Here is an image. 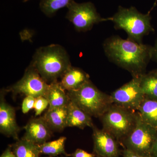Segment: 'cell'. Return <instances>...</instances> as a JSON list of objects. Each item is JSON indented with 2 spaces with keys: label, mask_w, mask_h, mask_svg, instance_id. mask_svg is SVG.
<instances>
[{
  "label": "cell",
  "mask_w": 157,
  "mask_h": 157,
  "mask_svg": "<svg viewBox=\"0 0 157 157\" xmlns=\"http://www.w3.org/2000/svg\"><path fill=\"white\" fill-rule=\"evenodd\" d=\"M67 8L68 12L66 18L78 32H87L90 30L94 25L110 21V17H101L94 5L90 2L78 3L73 1Z\"/></svg>",
  "instance_id": "52a82bcc"
},
{
  "label": "cell",
  "mask_w": 157,
  "mask_h": 157,
  "mask_svg": "<svg viewBox=\"0 0 157 157\" xmlns=\"http://www.w3.org/2000/svg\"><path fill=\"white\" fill-rule=\"evenodd\" d=\"M157 62V39L155 42L154 46L153 47L152 58Z\"/></svg>",
  "instance_id": "83f0119b"
},
{
  "label": "cell",
  "mask_w": 157,
  "mask_h": 157,
  "mask_svg": "<svg viewBox=\"0 0 157 157\" xmlns=\"http://www.w3.org/2000/svg\"><path fill=\"white\" fill-rule=\"evenodd\" d=\"M113 104L137 111L144 96L140 86V77L132 80L110 95Z\"/></svg>",
  "instance_id": "9c48e42d"
},
{
  "label": "cell",
  "mask_w": 157,
  "mask_h": 157,
  "mask_svg": "<svg viewBox=\"0 0 157 157\" xmlns=\"http://www.w3.org/2000/svg\"><path fill=\"white\" fill-rule=\"evenodd\" d=\"M36 98L32 96H26L23 101L21 105V110L23 113H28L32 109L34 108Z\"/></svg>",
  "instance_id": "603a6c76"
},
{
  "label": "cell",
  "mask_w": 157,
  "mask_h": 157,
  "mask_svg": "<svg viewBox=\"0 0 157 157\" xmlns=\"http://www.w3.org/2000/svg\"><path fill=\"white\" fill-rule=\"evenodd\" d=\"M30 64L47 83H50L61 78L72 66L67 51L58 44L38 48L33 56Z\"/></svg>",
  "instance_id": "7a4b0ae2"
},
{
  "label": "cell",
  "mask_w": 157,
  "mask_h": 157,
  "mask_svg": "<svg viewBox=\"0 0 157 157\" xmlns=\"http://www.w3.org/2000/svg\"><path fill=\"white\" fill-rule=\"evenodd\" d=\"M61 78L59 82L63 88L71 91L78 90L90 80V76L80 68L71 66Z\"/></svg>",
  "instance_id": "4fadbf2b"
},
{
  "label": "cell",
  "mask_w": 157,
  "mask_h": 157,
  "mask_svg": "<svg viewBox=\"0 0 157 157\" xmlns=\"http://www.w3.org/2000/svg\"><path fill=\"white\" fill-rule=\"evenodd\" d=\"M0 157H16L12 151L11 145L8 147L3 152Z\"/></svg>",
  "instance_id": "d4e9b609"
},
{
  "label": "cell",
  "mask_w": 157,
  "mask_h": 157,
  "mask_svg": "<svg viewBox=\"0 0 157 157\" xmlns=\"http://www.w3.org/2000/svg\"><path fill=\"white\" fill-rule=\"evenodd\" d=\"M92 128L94 150L96 155L104 157H119L120 151L117 140L103 129L101 130L94 125Z\"/></svg>",
  "instance_id": "30bf717a"
},
{
  "label": "cell",
  "mask_w": 157,
  "mask_h": 157,
  "mask_svg": "<svg viewBox=\"0 0 157 157\" xmlns=\"http://www.w3.org/2000/svg\"><path fill=\"white\" fill-rule=\"evenodd\" d=\"M151 156V157H157V138L155 140L152 147Z\"/></svg>",
  "instance_id": "4316f807"
},
{
  "label": "cell",
  "mask_w": 157,
  "mask_h": 157,
  "mask_svg": "<svg viewBox=\"0 0 157 157\" xmlns=\"http://www.w3.org/2000/svg\"><path fill=\"white\" fill-rule=\"evenodd\" d=\"M137 112L141 119L157 131V100L144 97Z\"/></svg>",
  "instance_id": "e0dca14e"
},
{
  "label": "cell",
  "mask_w": 157,
  "mask_h": 157,
  "mask_svg": "<svg viewBox=\"0 0 157 157\" xmlns=\"http://www.w3.org/2000/svg\"><path fill=\"white\" fill-rule=\"evenodd\" d=\"M103 47L110 61L128 71L133 77H140L145 73L147 65L152 58V46L118 36L106 39Z\"/></svg>",
  "instance_id": "6da1fadb"
},
{
  "label": "cell",
  "mask_w": 157,
  "mask_h": 157,
  "mask_svg": "<svg viewBox=\"0 0 157 157\" xmlns=\"http://www.w3.org/2000/svg\"><path fill=\"white\" fill-rule=\"evenodd\" d=\"M94 125L91 117L70 101L68 105L67 127H76L83 130L86 127L92 128Z\"/></svg>",
  "instance_id": "5bb4252c"
},
{
  "label": "cell",
  "mask_w": 157,
  "mask_h": 157,
  "mask_svg": "<svg viewBox=\"0 0 157 157\" xmlns=\"http://www.w3.org/2000/svg\"><path fill=\"white\" fill-rule=\"evenodd\" d=\"M49 84L41 77L35 68L31 64L27 68L22 78L11 86L8 91L14 94H21L36 98L45 97Z\"/></svg>",
  "instance_id": "ba28073f"
},
{
  "label": "cell",
  "mask_w": 157,
  "mask_h": 157,
  "mask_svg": "<svg viewBox=\"0 0 157 157\" xmlns=\"http://www.w3.org/2000/svg\"><path fill=\"white\" fill-rule=\"evenodd\" d=\"M157 138V131L149 125L137 112L135 127L122 140L124 148L140 155L151 157L152 147Z\"/></svg>",
  "instance_id": "8992f818"
},
{
  "label": "cell",
  "mask_w": 157,
  "mask_h": 157,
  "mask_svg": "<svg viewBox=\"0 0 157 157\" xmlns=\"http://www.w3.org/2000/svg\"><path fill=\"white\" fill-rule=\"evenodd\" d=\"M96 157H104L100 156L97 155V156H96Z\"/></svg>",
  "instance_id": "1f68e13d"
},
{
  "label": "cell",
  "mask_w": 157,
  "mask_h": 157,
  "mask_svg": "<svg viewBox=\"0 0 157 157\" xmlns=\"http://www.w3.org/2000/svg\"><path fill=\"white\" fill-rule=\"evenodd\" d=\"M5 90L1 91L0 97V132L6 136L19 140L18 134L20 128L16 120L14 107L8 104L5 99Z\"/></svg>",
  "instance_id": "8fae6325"
},
{
  "label": "cell",
  "mask_w": 157,
  "mask_h": 157,
  "mask_svg": "<svg viewBox=\"0 0 157 157\" xmlns=\"http://www.w3.org/2000/svg\"><path fill=\"white\" fill-rule=\"evenodd\" d=\"M45 98L49 102L48 109L67 106L70 101L67 94L65 92V90L58 81L49 83Z\"/></svg>",
  "instance_id": "9a60e30c"
},
{
  "label": "cell",
  "mask_w": 157,
  "mask_h": 157,
  "mask_svg": "<svg viewBox=\"0 0 157 157\" xmlns=\"http://www.w3.org/2000/svg\"><path fill=\"white\" fill-rule=\"evenodd\" d=\"M123 157H151L145 156L140 155L136 154L124 148L123 151Z\"/></svg>",
  "instance_id": "484cf974"
},
{
  "label": "cell",
  "mask_w": 157,
  "mask_h": 157,
  "mask_svg": "<svg viewBox=\"0 0 157 157\" xmlns=\"http://www.w3.org/2000/svg\"><path fill=\"white\" fill-rule=\"evenodd\" d=\"M71 157H96L97 155L94 154L90 153L81 149H77L74 152L69 155Z\"/></svg>",
  "instance_id": "cb8c5ba5"
},
{
  "label": "cell",
  "mask_w": 157,
  "mask_h": 157,
  "mask_svg": "<svg viewBox=\"0 0 157 157\" xmlns=\"http://www.w3.org/2000/svg\"><path fill=\"white\" fill-rule=\"evenodd\" d=\"M110 21L114 24L117 29L126 32L128 39L142 44L143 37L154 32L151 23L150 12L144 14L134 7L128 9L119 6L117 13L110 17Z\"/></svg>",
  "instance_id": "3957f363"
},
{
  "label": "cell",
  "mask_w": 157,
  "mask_h": 157,
  "mask_svg": "<svg viewBox=\"0 0 157 157\" xmlns=\"http://www.w3.org/2000/svg\"></svg>",
  "instance_id": "836d02e7"
},
{
  "label": "cell",
  "mask_w": 157,
  "mask_h": 157,
  "mask_svg": "<svg viewBox=\"0 0 157 157\" xmlns=\"http://www.w3.org/2000/svg\"><path fill=\"white\" fill-rule=\"evenodd\" d=\"M74 0H41L40 8L44 14L51 17L68 5Z\"/></svg>",
  "instance_id": "44dd1931"
},
{
  "label": "cell",
  "mask_w": 157,
  "mask_h": 157,
  "mask_svg": "<svg viewBox=\"0 0 157 157\" xmlns=\"http://www.w3.org/2000/svg\"><path fill=\"white\" fill-rule=\"evenodd\" d=\"M157 2V0H155V2L154 6V7H155V6L156 5Z\"/></svg>",
  "instance_id": "f1b7e54d"
},
{
  "label": "cell",
  "mask_w": 157,
  "mask_h": 157,
  "mask_svg": "<svg viewBox=\"0 0 157 157\" xmlns=\"http://www.w3.org/2000/svg\"><path fill=\"white\" fill-rule=\"evenodd\" d=\"M11 146L16 157H39L41 154L39 145L22 137Z\"/></svg>",
  "instance_id": "ac0fdd59"
},
{
  "label": "cell",
  "mask_w": 157,
  "mask_h": 157,
  "mask_svg": "<svg viewBox=\"0 0 157 157\" xmlns=\"http://www.w3.org/2000/svg\"><path fill=\"white\" fill-rule=\"evenodd\" d=\"M68 105L52 109H48L43 117L52 131L61 132L67 127Z\"/></svg>",
  "instance_id": "2e32d148"
},
{
  "label": "cell",
  "mask_w": 157,
  "mask_h": 157,
  "mask_svg": "<svg viewBox=\"0 0 157 157\" xmlns=\"http://www.w3.org/2000/svg\"><path fill=\"white\" fill-rule=\"evenodd\" d=\"M49 105V102L47 99L43 96H40L36 98L34 109L35 111V116L41 115L47 107Z\"/></svg>",
  "instance_id": "7402d4cb"
},
{
  "label": "cell",
  "mask_w": 157,
  "mask_h": 157,
  "mask_svg": "<svg viewBox=\"0 0 157 157\" xmlns=\"http://www.w3.org/2000/svg\"><path fill=\"white\" fill-rule=\"evenodd\" d=\"M140 86L145 97L157 100L156 70L140 76Z\"/></svg>",
  "instance_id": "d6986e66"
},
{
  "label": "cell",
  "mask_w": 157,
  "mask_h": 157,
  "mask_svg": "<svg viewBox=\"0 0 157 157\" xmlns=\"http://www.w3.org/2000/svg\"><path fill=\"white\" fill-rule=\"evenodd\" d=\"M59 157H68V156H65V155H62V156H60Z\"/></svg>",
  "instance_id": "f546056e"
},
{
  "label": "cell",
  "mask_w": 157,
  "mask_h": 157,
  "mask_svg": "<svg viewBox=\"0 0 157 157\" xmlns=\"http://www.w3.org/2000/svg\"><path fill=\"white\" fill-rule=\"evenodd\" d=\"M29 0H23L24 2H27V1H28Z\"/></svg>",
  "instance_id": "4dcf8cb0"
},
{
  "label": "cell",
  "mask_w": 157,
  "mask_h": 157,
  "mask_svg": "<svg viewBox=\"0 0 157 157\" xmlns=\"http://www.w3.org/2000/svg\"><path fill=\"white\" fill-rule=\"evenodd\" d=\"M48 157H51L48 156Z\"/></svg>",
  "instance_id": "d6a6232c"
},
{
  "label": "cell",
  "mask_w": 157,
  "mask_h": 157,
  "mask_svg": "<svg viewBox=\"0 0 157 157\" xmlns=\"http://www.w3.org/2000/svg\"><path fill=\"white\" fill-rule=\"evenodd\" d=\"M24 129L25 133L22 138L38 145L47 142L52 135V131L43 117L32 119Z\"/></svg>",
  "instance_id": "7c38bea8"
},
{
  "label": "cell",
  "mask_w": 157,
  "mask_h": 157,
  "mask_svg": "<svg viewBox=\"0 0 157 157\" xmlns=\"http://www.w3.org/2000/svg\"><path fill=\"white\" fill-rule=\"evenodd\" d=\"M137 117V111L112 104L100 118L103 129L122 141L135 127Z\"/></svg>",
  "instance_id": "5b68a950"
},
{
  "label": "cell",
  "mask_w": 157,
  "mask_h": 157,
  "mask_svg": "<svg viewBox=\"0 0 157 157\" xmlns=\"http://www.w3.org/2000/svg\"><path fill=\"white\" fill-rule=\"evenodd\" d=\"M67 138L61 137L53 141L46 142L39 145L40 152L42 154L51 157H56L59 155L69 156L65 151V145Z\"/></svg>",
  "instance_id": "ffe728a7"
},
{
  "label": "cell",
  "mask_w": 157,
  "mask_h": 157,
  "mask_svg": "<svg viewBox=\"0 0 157 157\" xmlns=\"http://www.w3.org/2000/svg\"><path fill=\"white\" fill-rule=\"evenodd\" d=\"M67 94L70 101L91 117H101L113 104L110 96L98 89L90 80Z\"/></svg>",
  "instance_id": "277c9868"
}]
</instances>
